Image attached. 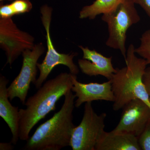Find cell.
<instances>
[{
    "mask_svg": "<svg viewBox=\"0 0 150 150\" xmlns=\"http://www.w3.org/2000/svg\"><path fill=\"white\" fill-rule=\"evenodd\" d=\"M71 73H62L41 86L37 92L30 97L25 109L19 110V139L27 141L33 128L50 112L56 109L57 102L71 90Z\"/></svg>",
    "mask_w": 150,
    "mask_h": 150,
    "instance_id": "obj_1",
    "label": "cell"
},
{
    "mask_svg": "<svg viewBox=\"0 0 150 150\" xmlns=\"http://www.w3.org/2000/svg\"><path fill=\"white\" fill-rule=\"evenodd\" d=\"M61 109L38 127L23 149L60 150L70 146L73 131V111L76 96L71 90L64 96Z\"/></svg>",
    "mask_w": 150,
    "mask_h": 150,
    "instance_id": "obj_2",
    "label": "cell"
},
{
    "mask_svg": "<svg viewBox=\"0 0 150 150\" xmlns=\"http://www.w3.org/2000/svg\"><path fill=\"white\" fill-rule=\"evenodd\" d=\"M133 44L128 47L125 59L126 67L117 69L111 79L115 100L112 108L115 111L122 109L132 100L140 99L150 107V101L143 77L148 65L146 61L136 55Z\"/></svg>",
    "mask_w": 150,
    "mask_h": 150,
    "instance_id": "obj_3",
    "label": "cell"
},
{
    "mask_svg": "<svg viewBox=\"0 0 150 150\" xmlns=\"http://www.w3.org/2000/svg\"><path fill=\"white\" fill-rule=\"evenodd\" d=\"M134 0H123L116 8L102 15V20L107 23L108 37L105 45L119 50L126 57L127 32L132 25L140 21L141 18Z\"/></svg>",
    "mask_w": 150,
    "mask_h": 150,
    "instance_id": "obj_4",
    "label": "cell"
},
{
    "mask_svg": "<svg viewBox=\"0 0 150 150\" xmlns=\"http://www.w3.org/2000/svg\"><path fill=\"white\" fill-rule=\"evenodd\" d=\"M41 19L46 30L47 51L46 56L41 64L38 63V69L40 75L34 83L36 88H40L46 80L50 73L56 66L64 65L69 68L70 73L77 75L79 70L77 65L74 63V58L77 55L76 53L64 54L59 53L55 49L50 35V25L52 18V8L47 5H44L40 8Z\"/></svg>",
    "mask_w": 150,
    "mask_h": 150,
    "instance_id": "obj_5",
    "label": "cell"
},
{
    "mask_svg": "<svg viewBox=\"0 0 150 150\" xmlns=\"http://www.w3.org/2000/svg\"><path fill=\"white\" fill-rule=\"evenodd\" d=\"M105 112L98 115L92 102L86 103L83 117L73 131L70 146L73 150H95L104 131Z\"/></svg>",
    "mask_w": 150,
    "mask_h": 150,
    "instance_id": "obj_6",
    "label": "cell"
},
{
    "mask_svg": "<svg viewBox=\"0 0 150 150\" xmlns=\"http://www.w3.org/2000/svg\"><path fill=\"white\" fill-rule=\"evenodd\" d=\"M44 51L43 43H40L22 54L23 60L21 70L7 88L10 100L18 98L23 104H25L30 83H34L37 80L38 61Z\"/></svg>",
    "mask_w": 150,
    "mask_h": 150,
    "instance_id": "obj_7",
    "label": "cell"
},
{
    "mask_svg": "<svg viewBox=\"0 0 150 150\" xmlns=\"http://www.w3.org/2000/svg\"><path fill=\"white\" fill-rule=\"evenodd\" d=\"M35 45L34 38L21 30L12 18H0V46L5 51L6 65L11 66L24 51L32 49Z\"/></svg>",
    "mask_w": 150,
    "mask_h": 150,
    "instance_id": "obj_8",
    "label": "cell"
},
{
    "mask_svg": "<svg viewBox=\"0 0 150 150\" xmlns=\"http://www.w3.org/2000/svg\"><path fill=\"white\" fill-rule=\"evenodd\" d=\"M121 119L112 131L139 137L150 121V107L140 99L132 100L123 107Z\"/></svg>",
    "mask_w": 150,
    "mask_h": 150,
    "instance_id": "obj_9",
    "label": "cell"
},
{
    "mask_svg": "<svg viewBox=\"0 0 150 150\" xmlns=\"http://www.w3.org/2000/svg\"><path fill=\"white\" fill-rule=\"evenodd\" d=\"M73 86L71 91L77 99L75 106L79 107L83 103L94 100H103L113 102L115 96L112 91L110 80L102 83H81L78 81L76 75L71 74Z\"/></svg>",
    "mask_w": 150,
    "mask_h": 150,
    "instance_id": "obj_10",
    "label": "cell"
},
{
    "mask_svg": "<svg viewBox=\"0 0 150 150\" xmlns=\"http://www.w3.org/2000/svg\"><path fill=\"white\" fill-rule=\"evenodd\" d=\"M83 53V59H79L78 64L82 72L90 76H101L108 80L117 71L112 63V57H105L96 50L79 46Z\"/></svg>",
    "mask_w": 150,
    "mask_h": 150,
    "instance_id": "obj_11",
    "label": "cell"
},
{
    "mask_svg": "<svg viewBox=\"0 0 150 150\" xmlns=\"http://www.w3.org/2000/svg\"><path fill=\"white\" fill-rule=\"evenodd\" d=\"M8 80L1 75L0 76V116L4 120L10 129L11 142L16 145L19 139V118L18 107L12 105L9 101L7 86Z\"/></svg>",
    "mask_w": 150,
    "mask_h": 150,
    "instance_id": "obj_12",
    "label": "cell"
},
{
    "mask_svg": "<svg viewBox=\"0 0 150 150\" xmlns=\"http://www.w3.org/2000/svg\"><path fill=\"white\" fill-rule=\"evenodd\" d=\"M95 150H141L138 137L125 133L105 132Z\"/></svg>",
    "mask_w": 150,
    "mask_h": 150,
    "instance_id": "obj_13",
    "label": "cell"
},
{
    "mask_svg": "<svg viewBox=\"0 0 150 150\" xmlns=\"http://www.w3.org/2000/svg\"><path fill=\"white\" fill-rule=\"evenodd\" d=\"M123 0H96L91 5L83 7L79 13L81 19H94L100 14L108 13L117 7Z\"/></svg>",
    "mask_w": 150,
    "mask_h": 150,
    "instance_id": "obj_14",
    "label": "cell"
},
{
    "mask_svg": "<svg viewBox=\"0 0 150 150\" xmlns=\"http://www.w3.org/2000/svg\"><path fill=\"white\" fill-rule=\"evenodd\" d=\"M135 52L144 59L148 65H150V29L146 30L142 34L140 45L135 48Z\"/></svg>",
    "mask_w": 150,
    "mask_h": 150,
    "instance_id": "obj_15",
    "label": "cell"
},
{
    "mask_svg": "<svg viewBox=\"0 0 150 150\" xmlns=\"http://www.w3.org/2000/svg\"><path fill=\"white\" fill-rule=\"evenodd\" d=\"M11 5L15 15L29 12L33 8L30 0H14Z\"/></svg>",
    "mask_w": 150,
    "mask_h": 150,
    "instance_id": "obj_16",
    "label": "cell"
},
{
    "mask_svg": "<svg viewBox=\"0 0 150 150\" xmlns=\"http://www.w3.org/2000/svg\"><path fill=\"white\" fill-rule=\"evenodd\" d=\"M141 150H150V121L138 138Z\"/></svg>",
    "mask_w": 150,
    "mask_h": 150,
    "instance_id": "obj_17",
    "label": "cell"
},
{
    "mask_svg": "<svg viewBox=\"0 0 150 150\" xmlns=\"http://www.w3.org/2000/svg\"><path fill=\"white\" fill-rule=\"evenodd\" d=\"M15 16L10 4L1 5L0 17L1 18H9Z\"/></svg>",
    "mask_w": 150,
    "mask_h": 150,
    "instance_id": "obj_18",
    "label": "cell"
},
{
    "mask_svg": "<svg viewBox=\"0 0 150 150\" xmlns=\"http://www.w3.org/2000/svg\"><path fill=\"white\" fill-rule=\"evenodd\" d=\"M143 81L146 90L149 95L150 101V67H148L146 69L143 77Z\"/></svg>",
    "mask_w": 150,
    "mask_h": 150,
    "instance_id": "obj_19",
    "label": "cell"
},
{
    "mask_svg": "<svg viewBox=\"0 0 150 150\" xmlns=\"http://www.w3.org/2000/svg\"><path fill=\"white\" fill-rule=\"evenodd\" d=\"M135 4L142 7L150 18V0H134Z\"/></svg>",
    "mask_w": 150,
    "mask_h": 150,
    "instance_id": "obj_20",
    "label": "cell"
},
{
    "mask_svg": "<svg viewBox=\"0 0 150 150\" xmlns=\"http://www.w3.org/2000/svg\"><path fill=\"white\" fill-rule=\"evenodd\" d=\"M11 142L10 143H0V150H13L14 147L12 145Z\"/></svg>",
    "mask_w": 150,
    "mask_h": 150,
    "instance_id": "obj_21",
    "label": "cell"
},
{
    "mask_svg": "<svg viewBox=\"0 0 150 150\" xmlns=\"http://www.w3.org/2000/svg\"><path fill=\"white\" fill-rule=\"evenodd\" d=\"M4 1H13L14 0H0V1L3 2Z\"/></svg>",
    "mask_w": 150,
    "mask_h": 150,
    "instance_id": "obj_22",
    "label": "cell"
}]
</instances>
